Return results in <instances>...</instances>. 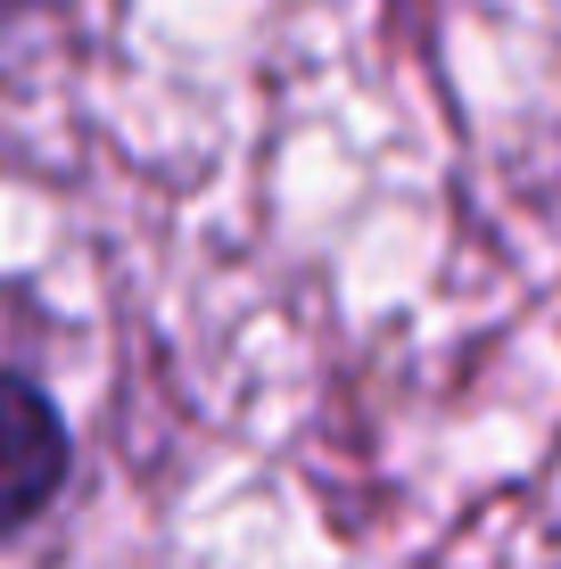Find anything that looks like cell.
<instances>
[{
  "mask_svg": "<svg viewBox=\"0 0 561 569\" xmlns=\"http://www.w3.org/2000/svg\"><path fill=\"white\" fill-rule=\"evenodd\" d=\"M67 487V421L33 380L0 371V537H17Z\"/></svg>",
  "mask_w": 561,
  "mask_h": 569,
  "instance_id": "6da1fadb",
  "label": "cell"
},
{
  "mask_svg": "<svg viewBox=\"0 0 561 569\" xmlns=\"http://www.w3.org/2000/svg\"><path fill=\"white\" fill-rule=\"evenodd\" d=\"M17 9H26V0H0V17H17Z\"/></svg>",
  "mask_w": 561,
  "mask_h": 569,
  "instance_id": "7a4b0ae2",
  "label": "cell"
}]
</instances>
